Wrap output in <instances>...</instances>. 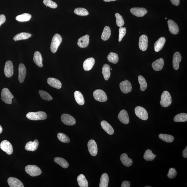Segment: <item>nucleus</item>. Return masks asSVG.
I'll return each instance as SVG.
<instances>
[{
    "instance_id": "9",
    "label": "nucleus",
    "mask_w": 187,
    "mask_h": 187,
    "mask_svg": "<svg viewBox=\"0 0 187 187\" xmlns=\"http://www.w3.org/2000/svg\"><path fill=\"white\" fill-rule=\"evenodd\" d=\"M0 148L2 150L5 152L8 155H10L13 153V150L12 145L10 143L6 140L2 141L0 144Z\"/></svg>"
},
{
    "instance_id": "55",
    "label": "nucleus",
    "mask_w": 187,
    "mask_h": 187,
    "mask_svg": "<svg viewBox=\"0 0 187 187\" xmlns=\"http://www.w3.org/2000/svg\"><path fill=\"white\" fill-rule=\"evenodd\" d=\"M145 187H151V186H145Z\"/></svg>"
},
{
    "instance_id": "44",
    "label": "nucleus",
    "mask_w": 187,
    "mask_h": 187,
    "mask_svg": "<svg viewBox=\"0 0 187 187\" xmlns=\"http://www.w3.org/2000/svg\"><path fill=\"white\" fill-rule=\"evenodd\" d=\"M57 137L59 140L61 142L64 143H68L70 142V140L68 137L63 133H59L57 135Z\"/></svg>"
},
{
    "instance_id": "12",
    "label": "nucleus",
    "mask_w": 187,
    "mask_h": 187,
    "mask_svg": "<svg viewBox=\"0 0 187 187\" xmlns=\"http://www.w3.org/2000/svg\"><path fill=\"white\" fill-rule=\"evenodd\" d=\"M88 151L91 155L93 156H95L98 153V148L97 145L94 140L91 139L89 141L88 144Z\"/></svg>"
},
{
    "instance_id": "28",
    "label": "nucleus",
    "mask_w": 187,
    "mask_h": 187,
    "mask_svg": "<svg viewBox=\"0 0 187 187\" xmlns=\"http://www.w3.org/2000/svg\"><path fill=\"white\" fill-rule=\"evenodd\" d=\"M33 61L36 65L39 67L43 66V58L41 54L39 51H36L34 53Z\"/></svg>"
},
{
    "instance_id": "3",
    "label": "nucleus",
    "mask_w": 187,
    "mask_h": 187,
    "mask_svg": "<svg viewBox=\"0 0 187 187\" xmlns=\"http://www.w3.org/2000/svg\"><path fill=\"white\" fill-rule=\"evenodd\" d=\"M62 41L61 35L58 34H56L54 35L51 44L50 49L52 53H55L57 51Z\"/></svg>"
},
{
    "instance_id": "32",
    "label": "nucleus",
    "mask_w": 187,
    "mask_h": 187,
    "mask_svg": "<svg viewBox=\"0 0 187 187\" xmlns=\"http://www.w3.org/2000/svg\"><path fill=\"white\" fill-rule=\"evenodd\" d=\"M109 176L107 173H104L102 175L100 182V187H107L109 184Z\"/></svg>"
},
{
    "instance_id": "57",
    "label": "nucleus",
    "mask_w": 187,
    "mask_h": 187,
    "mask_svg": "<svg viewBox=\"0 0 187 187\" xmlns=\"http://www.w3.org/2000/svg\"><path fill=\"white\" fill-rule=\"evenodd\" d=\"M112 70V69L111 68V70Z\"/></svg>"
},
{
    "instance_id": "5",
    "label": "nucleus",
    "mask_w": 187,
    "mask_h": 187,
    "mask_svg": "<svg viewBox=\"0 0 187 187\" xmlns=\"http://www.w3.org/2000/svg\"><path fill=\"white\" fill-rule=\"evenodd\" d=\"M26 172L30 176L35 177L40 175L42 171L38 166L34 165H28L25 167Z\"/></svg>"
},
{
    "instance_id": "31",
    "label": "nucleus",
    "mask_w": 187,
    "mask_h": 187,
    "mask_svg": "<svg viewBox=\"0 0 187 187\" xmlns=\"http://www.w3.org/2000/svg\"><path fill=\"white\" fill-rule=\"evenodd\" d=\"M77 180L79 186L80 187H88V181L85 176L83 174L79 175L77 178Z\"/></svg>"
},
{
    "instance_id": "41",
    "label": "nucleus",
    "mask_w": 187,
    "mask_h": 187,
    "mask_svg": "<svg viewBox=\"0 0 187 187\" xmlns=\"http://www.w3.org/2000/svg\"><path fill=\"white\" fill-rule=\"evenodd\" d=\"M139 84L140 85V88L141 91H144L147 87V84L145 79L142 76L140 75L138 77Z\"/></svg>"
},
{
    "instance_id": "48",
    "label": "nucleus",
    "mask_w": 187,
    "mask_h": 187,
    "mask_svg": "<svg viewBox=\"0 0 187 187\" xmlns=\"http://www.w3.org/2000/svg\"><path fill=\"white\" fill-rule=\"evenodd\" d=\"M177 175V172L175 168H172L169 169L167 176L170 179H173L176 177Z\"/></svg>"
},
{
    "instance_id": "1",
    "label": "nucleus",
    "mask_w": 187,
    "mask_h": 187,
    "mask_svg": "<svg viewBox=\"0 0 187 187\" xmlns=\"http://www.w3.org/2000/svg\"><path fill=\"white\" fill-rule=\"evenodd\" d=\"M26 117L31 120H42L46 119L47 115L46 113L43 111L30 112L26 114Z\"/></svg>"
},
{
    "instance_id": "22",
    "label": "nucleus",
    "mask_w": 187,
    "mask_h": 187,
    "mask_svg": "<svg viewBox=\"0 0 187 187\" xmlns=\"http://www.w3.org/2000/svg\"><path fill=\"white\" fill-rule=\"evenodd\" d=\"M47 83L50 86L54 88L60 89L62 87V84L58 79L54 78H49L47 79Z\"/></svg>"
},
{
    "instance_id": "7",
    "label": "nucleus",
    "mask_w": 187,
    "mask_h": 187,
    "mask_svg": "<svg viewBox=\"0 0 187 187\" xmlns=\"http://www.w3.org/2000/svg\"><path fill=\"white\" fill-rule=\"evenodd\" d=\"M135 113L136 115L141 120H146L148 119V114L146 110L142 107L138 106L135 108Z\"/></svg>"
},
{
    "instance_id": "14",
    "label": "nucleus",
    "mask_w": 187,
    "mask_h": 187,
    "mask_svg": "<svg viewBox=\"0 0 187 187\" xmlns=\"http://www.w3.org/2000/svg\"><path fill=\"white\" fill-rule=\"evenodd\" d=\"M130 11L134 15L138 17L144 16L148 12L146 9L144 8L134 7L131 8Z\"/></svg>"
},
{
    "instance_id": "26",
    "label": "nucleus",
    "mask_w": 187,
    "mask_h": 187,
    "mask_svg": "<svg viewBox=\"0 0 187 187\" xmlns=\"http://www.w3.org/2000/svg\"><path fill=\"white\" fill-rule=\"evenodd\" d=\"M120 160L123 165L127 167H129L132 165V160L129 158L127 155L123 153L121 155Z\"/></svg>"
},
{
    "instance_id": "56",
    "label": "nucleus",
    "mask_w": 187,
    "mask_h": 187,
    "mask_svg": "<svg viewBox=\"0 0 187 187\" xmlns=\"http://www.w3.org/2000/svg\"><path fill=\"white\" fill-rule=\"evenodd\" d=\"M165 19H166H166H167V18H165Z\"/></svg>"
},
{
    "instance_id": "52",
    "label": "nucleus",
    "mask_w": 187,
    "mask_h": 187,
    "mask_svg": "<svg viewBox=\"0 0 187 187\" xmlns=\"http://www.w3.org/2000/svg\"><path fill=\"white\" fill-rule=\"evenodd\" d=\"M183 156L184 158L187 157V147L186 146L183 152Z\"/></svg>"
},
{
    "instance_id": "27",
    "label": "nucleus",
    "mask_w": 187,
    "mask_h": 187,
    "mask_svg": "<svg viewBox=\"0 0 187 187\" xmlns=\"http://www.w3.org/2000/svg\"><path fill=\"white\" fill-rule=\"evenodd\" d=\"M101 124L102 128L108 134L112 135L114 134V129L109 123L103 120L101 122Z\"/></svg>"
},
{
    "instance_id": "34",
    "label": "nucleus",
    "mask_w": 187,
    "mask_h": 187,
    "mask_svg": "<svg viewBox=\"0 0 187 187\" xmlns=\"http://www.w3.org/2000/svg\"><path fill=\"white\" fill-rule=\"evenodd\" d=\"M111 35V30L110 27L108 26H105L102 33V39L104 41H107L109 39Z\"/></svg>"
},
{
    "instance_id": "23",
    "label": "nucleus",
    "mask_w": 187,
    "mask_h": 187,
    "mask_svg": "<svg viewBox=\"0 0 187 187\" xmlns=\"http://www.w3.org/2000/svg\"><path fill=\"white\" fill-rule=\"evenodd\" d=\"M89 42V37L86 35L81 37L78 40L77 45L80 48H85L88 46Z\"/></svg>"
},
{
    "instance_id": "47",
    "label": "nucleus",
    "mask_w": 187,
    "mask_h": 187,
    "mask_svg": "<svg viewBox=\"0 0 187 187\" xmlns=\"http://www.w3.org/2000/svg\"><path fill=\"white\" fill-rule=\"evenodd\" d=\"M126 29V28L121 27L119 29V37H118V41H121L125 35Z\"/></svg>"
},
{
    "instance_id": "37",
    "label": "nucleus",
    "mask_w": 187,
    "mask_h": 187,
    "mask_svg": "<svg viewBox=\"0 0 187 187\" xmlns=\"http://www.w3.org/2000/svg\"><path fill=\"white\" fill-rule=\"evenodd\" d=\"M31 17L32 16L30 14L24 13L17 16L16 20L19 22H26L30 20Z\"/></svg>"
},
{
    "instance_id": "51",
    "label": "nucleus",
    "mask_w": 187,
    "mask_h": 187,
    "mask_svg": "<svg viewBox=\"0 0 187 187\" xmlns=\"http://www.w3.org/2000/svg\"><path fill=\"white\" fill-rule=\"evenodd\" d=\"M171 3L175 6H178L180 4V0H170Z\"/></svg>"
},
{
    "instance_id": "24",
    "label": "nucleus",
    "mask_w": 187,
    "mask_h": 187,
    "mask_svg": "<svg viewBox=\"0 0 187 187\" xmlns=\"http://www.w3.org/2000/svg\"><path fill=\"white\" fill-rule=\"evenodd\" d=\"M164 64L163 59L161 58L154 61L152 64V66L154 70L156 71H159L163 68Z\"/></svg>"
},
{
    "instance_id": "30",
    "label": "nucleus",
    "mask_w": 187,
    "mask_h": 187,
    "mask_svg": "<svg viewBox=\"0 0 187 187\" xmlns=\"http://www.w3.org/2000/svg\"><path fill=\"white\" fill-rule=\"evenodd\" d=\"M75 99L79 105H83L85 103V100L84 96L82 93L79 91H75L74 94Z\"/></svg>"
},
{
    "instance_id": "11",
    "label": "nucleus",
    "mask_w": 187,
    "mask_h": 187,
    "mask_svg": "<svg viewBox=\"0 0 187 187\" xmlns=\"http://www.w3.org/2000/svg\"><path fill=\"white\" fill-rule=\"evenodd\" d=\"M120 87L122 92L124 94L131 92L132 90V85L128 80L122 81L120 83Z\"/></svg>"
},
{
    "instance_id": "50",
    "label": "nucleus",
    "mask_w": 187,
    "mask_h": 187,
    "mask_svg": "<svg viewBox=\"0 0 187 187\" xmlns=\"http://www.w3.org/2000/svg\"><path fill=\"white\" fill-rule=\"evenodd\" d=\"M130 182L126 180L122 182L121 186V187H130Z\"/></svg>"
},
{
    "instance_id": "53",
    "label": "nucleus",
    "mask_w": 187,
    "mask_h": 187,
    "mask_svg": "<svg viewBox=\"0 0 187 187\" xmlns=\"http://www.w3.org/2000/svg\"><path fill=\"white\" fill-rule=\"evenodd\" d=\"M116 1V0H103V1L105 2H110L112 1Z\"/></svg>"
},
{
    "instance_id": "6",
    "label": "nucleus",
    "mask_w": 187,
    "mask_h": 187,
    "mask_svg": "<svg viewBox=\"0 0 187 187\" xmlns=\"http://www.w3.org/2000/svg\"><path fill=\"white\" fill-rule=\"evenodd\" d=\"M94 97L97 101L99 102H105L107 101V97L105 93L101 89H97L93 93Z\"/></svg>"
},
{
    "instance_id": "16",
    "label": "nucleus",
    "mask_w": 187,
    "mask_h": 187,
    "mask_svg": "<svg viewBox=\"0 0 187 187\" xmlns=\"http://www.w3.org/2000/svg\"><path fill=\"white\" fill-rule=\"evenodd\" d=\"M182 57L180 54L176 52L174 54L172 60V65L175 70H178L179 68V64L181 61Z\"/></svg>"
},
{
    "instance_id": "13",
    "label": "nucleus",
    "mask_w": 187,
    "mask_h": 187,
    "mask_svg": "<svg viewBox=\"0 0 187 187\" xmlns=\"http://www.w3.org/2000/svg\"><path fill=\"white\" fill-rule=\"evenodd\" d=\"M148 37L145 35H141L139 38V46L141 51H146L148 46Z\"/></svg>"
},
{
    "instance_id": "42",
    "label": "nucleus",
    "mask_w": 187,
    "mask_h": 187,
    "mask_svg": "<svg viewBox=\"0 0 187 187\" xmlns=\"http://www.w3.org/2000/svg\"><path fill=\"white\" fill-rule=\"evenodd\" d=\"M74 13L79 16H85L88 15L89 12L87 10L83 8H76L74 10Z\"/></svg>"
},
{
    "instance_id": "19",
    "label": "nucleus",
    "mask_w": 187,
    "mask_h": 187,
    "mask_svg": "<svg viewBox=\"0 0 187 187\" xmlns=\"http://www.w3.org/2000/svg\"><path fill=\"white\" fill-rule=\"evenodd\" d=\"M7 182L10 187H24V185L18 178L10 177L8 179Z\"/></svg>"
},
{
    "instance_id": "54",
    "label": "nucleus",
    "mask_w": 187,
    "mask_h": 187,
    "mask_svg": "<svg viewBox=\"0 0 187 187\" xmlns=\"http://www.w3.org/2000/svg\"><path fill=\"white\" fill-rule=\"evenodd\" d=\"M3 128H2L1 125H0V134H1L2 131H3Z\"/></svg>"
},
{
    "instance_id": "29",
    "label": "nucleus",
    "mask_w": 187,
    "mask_h": 187,
    "mask_svg": "<svg viewBox=\"0 0 187 187\" xmlns=\"http://www.w3.org/2000/svg\"><path fill=\"white\" fill-rule=\"evenodd\" d=\"M111 68L109 64H104L102 69V73L104 79L106 80H109L111 76Z\"/></svg>"
},
{
    "instance_id": "38",
    "label": "nucleus",
    "mask_w": 187,
    "mask_h": 187,
    "mask_svg": "<svg viewBox=\"0 0 187 187\" xmlns=\"http://www.w3.org/2000/svg\"><path fill=\"white\" fill-rule=\"evenodd\" d=\"M159 137L164 142L168 143L173 142L174 139L173 136L167 134H160L159 135Z\"/></svg>"
},
{
    "instance_id": "18",
    "label": "nucleus",
    "mask_w": 187,
    "mask_h": 187,
    "mask_svg": "<svg viewBox=\"0 0 187 187\" xmlns=\"http://www.w3.org/2000/svg\"><path fill=\"white\" fill-rule=\"evenodd\" d=\"M167 23L170 32L174 35L178 34L179 31V29L177 24L171 20H168Z\"/></svg>"
},
{
    "instance_id": "4",
    "label": "nucleus",
    "mask_w": 187,
    "mask_h": 187,
    "mask_svg": "<svg viewBox=\"0 0 187 187\" xmlns=\"http://www.w3.org/2000/svg\"><path fill=\"white\" fill-rule=\"evenodd\" d=\"M14 97L13 95L12 94L9 89L5 88L2 89L1 99L4 102L11 104L12 103V99Z\"/></svg>"
},
{
    "instance_id": "21",
    "label": "nucleus",
    "mask_w": 187,
    "mask_h": 187,
    "mask_svg": "<svg viewBox=\"0 0 187 187\" xmlns=\"http://www.w3.org/2000/svg\"><path fill=\"white\" fill-rule=\"evenodd\" d=\"M39 144L38 140L35 139L33 142L30 141L27 143L25 148L27 151H34L38 148Z\"/></svg>"
},
{
    "instance_id": "45",
    "label": "nucleus",
    "mask_w": 187,
    "mask_h": 187,
    "mask_svg": "<svg viewBox=\"0 0 187 187\" xmlns=\"http://www.w3.org/2000/svg\"><path fill=\"white\" fill-rule=\"evenodd\" d=\"M115 16L116 18V24L117 26L120 27L123 26L124 24V21L123 19L122 18V16L118 13L115 14Z\"/></svg>"
},
{
    "instance_id": "40",
    "label": "nucleus",
    "mask_w": 187,
    "mask_h": 187,
    "mask_svg": "<svg viewBox=\"0 0 187 187\" xmlns=\"http://www.w3.org/2000/svg\"><path fill=\"white\" fill-rule=\"evenodd\" d=\"M107 58L108 61L114 64H117L119 59L118 54L114 53H110Z\"/></svg>"
},
{
    "instance_id": "39",
    "label": "nucleus",
    "mask_w": 187,
    "mask_h": 187,
    "mask_svg": "<svg viewBox=\"0 0 187 187\" xmlns=\"http://www.w3.org/2000/svg\"><path fill=\"white\" fill-rule=\"evenodd\" d=\"M175 122H185L187 121V114L185 113H181L176 115L174 118Z\"/></svg>"
},
{
    "instance_id": "17",
    "label": "nucleus",
    "mask_w": 187,
    "mask_h": 187,
    "mask_svg": "<svg viewBox=\"0 0 187 187\" xmlns=\"http://www.w3.org/2000/svg\"><path fill=\"white\" fill-rule=\"evenodd\" d=\"M118 119L123 123L127 124L129 122V118L128 112L125 110H121L118 114Z\"/></svg>"
},
{
    "instance_id": "43",
    "label": "nucleus",
    "mask_w": 187,
    "mask_h": 187,
    "mask_svg": "<svg viewBox=\"0 0 187 187\" xmlns=\"http://www.w3.org/2000/svg\"><path fill=\"white\" fill-rule=\"evenodd\" d=\"M39 93L41 97L44 100L47 101H50L53 100V97L48 93L45 91L39 90Z\"/></svg>"
},
{
    "instance_id": "36",
    "label": "nucleus",
    "mask_w": 187,
    "mask_h": 187,
    "mask_svg": "<svg viewBox=\"0 0 187 187\" xmlns=\"http://www.w3.org/2000/svg\"><path fill=\"white\" fill-rule=\"evenodd\" d=\"M156 157V155L154 154L152 151L150 149H147L145 151L143 158L145 161H153Z\"/></svg>"
},
{
    "instance_id": "8",
    "label": "nucleus",
    "mask_w": 187,
    "mask_h": 187,
    "mask_svg": "<svg viewBox=\"0 0 187 187\" xmlns=\"http://www.w3.org/2000/svg\"><path fill=\"white\" fill-rule=\"evenodd\" d=\"M61 121L66 125L73 126L76 123V121L72 116L67 114H62L61 117Z\"/></svg>"
},
{
    "instance_id": "15",
    "label": "nucleus",
    "mask_w": 187,
    "mask_h": 187,
    "mask_svg": "<svg viewBox=\"0 0 187 187\" xmlns=\"http://www.w3.org/2000/svg\"><path fill=\"white\" fill-rule=\"evenodd\" d=\"M18 80L19 82L23 83L24 82L26 75V66L23 64H20L19 66Z\"/></svg>"
},
{
    "instance_id": "2",
    "label": "nucleus",
    "mask_w": 187,
    "mask_h": 187,
    "mask_svg": "<svg viewBox=\"0 0 187 187\" xmlns=\"http://www.w3.org/2000/svg\"><path fill=\"white\" fill-rule=\"evenodd\" d=\"M172 103V99L171 95L167 91H164L161 96V100L160 104L162 107H169Z\"/></svg>"
},
{
    "instance_id": "35",
    "label": "nucleus",
    "mask_w": 187,
    "mask_h": 187,
    "mask_svg": "<svg viewBox=\"0 0 187 187\" xmlns=\"http://www.w3.org/2000/svg\"><path fill=\"white\" fill-rule=\"evenodd\" d=\"M31 36L30 33L26 32H22L16 34L14 37V40L15 41L26 39L30 38Z\"/></svg>"
},
{
    "instance_id": "25",
    "label": "nucleus",
    "mask_w": 187,
    "mask_h": 187,
    "mask_svg": "<svg viewBox=\"0 0 187 187\" xmlns=\"http://www.w3.org/2000/svg\"><path fill=\"white\" fill-rule=\"evenodd\" d=\"M166 39L165 37H160L154 44V47L155 51L156 52H159L161 51L163 48Z\"/></svg>"
},
{
    "instance_id": "20",
    "label": "nucleus",
    "mask_w": 187,
    "mask_h": 187,
    "mask_svg": "<svg viewBox=\"0 0 187 187\" xmlns=\"http://www.w3.org/2000/svg\"><path fill=\"white\" fill-rule=\"evenodd\" d=\"M95 63L94 58H90L86 59L83 63V68L85 71H88L90 70L93 68Z\"/></svg>"
},
{
    "instance_id": "33",
    "label": "nucleus",
    "mask_w": 187,
    "mask_h": 187,
    "mask_svg": "<svg viewBox=\"0 0 187 187\" xmlns=\"http://www.w3.org/2000/svg\"><path fill=\"white\" fill-rule=\"evenodd\" d=\"M54 161L64 168H67L69 166L68 162L63 158L59 157H56L54 159Z\"/></svg>"
},
{
    "instance_id": "10",
    "label": "nucleus",
    "mask_w": 187,
    "mask_h": 187,
    "mask_svg": "<svg viewBox=\"0 0 187 187\" xmlns=\"http://www.w3.org/2000/svg\"><path fill=\"white\" fill-rule=\"evenodd\" d=\"M13 65L12 62L10 60L6 62L4 72L5 76L8 78L11 77L14 74Z\"/></svg>"
},
{
    "instance_id": "49",
    "label": "nucleus",
    "mask_w": 187,
    "mask_h": 187,
    "mask_svg": "<svg viewBox=\"0 0 187 187\" xmlns=\"http://www.w3.org/2000/svg\"><path fill=\"white\" fill-rule=\"evenodd\" d=\"M6 21V17L4 15L2 14L0 15V27L1 25Z\"/></svg>"
},
{
    "instance_id": "46",
    "label": "nucleus",
    "mask_w": 187,
    "mask_h": 187,
    "mask_svg": "<svg viewBox=\"0 0 187 187\" xmlns=\"http://www.w3.org/2000/svg\"><path fill=\"white\" fill-rule=\"evenodd\" d=\"M43 3L47 7H49L52 8H56L58 7L57 3L51 0H44Z\"/></svg>"
}]
</instances>
